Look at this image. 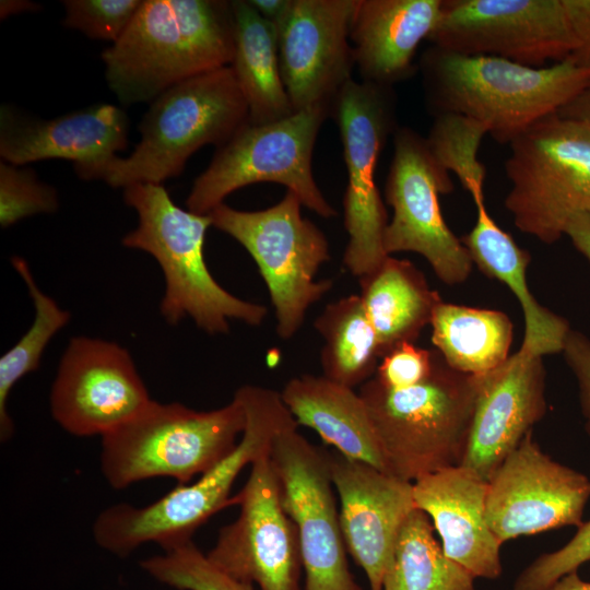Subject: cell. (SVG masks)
Here are the masks:
<instances>
[{
	"label": "cell",
	"mask_w": 590,
	"mask_h": 590,
	"mask_svg": "<svg viewBox=\"0 0 590 590\" xmlns=\"http://www.w3.org/2000/svg\"><path fill=\"white\" fill-rule=\"evenodd\" d=\"M234 47L232 1L142 0L102 60L108 87L128 106L151 103L178 83L229 66Z\"/></svg>",
	"instance_id": "cell-1"
},
{
	"label": "cell",
	"mask_w": 590,
	"mask_h": 590,
	"mask_svg": "<svg viewBox=\"0 0 590 590\" xmlns=\"http://www.w3.org/2000/svg\"><path fill=\"white\" fill-rule=\"evenodd\" d=\"M243 403L246 426L236 447L198 480L178 484L144 507L116 504L95 519L92 533L98 546L126 557L145 543L163 551L192 541L193 533L220 510L232 506L231 491L239 473L270 455L274 438L298 423L281 392L245 385L234 393Z\"/></svg>",
	"instance_id": "cell-2"
},
{
	"label": "cell",
	"mask_w": 590,
	"mask_h": 590,
	"mask_svg": "<svg viewBox=\"0 0 590 590\" xmlns=\"http://www.w3.org/2000/svg\"><path fill=\"white\" fill-rule=\"evenodd\" d=\"M421 70L435 116L453 114L475 120L502 144L556 114L590 82V69L569 58L534 68L435 46L422 55Z\"/></svg>",
	"instance_id": "cell-3"
},
{
	"label": "cell",
	"mask_w": 590,
	"mask_h": 590,
	"mask_svg": "<svg viewBox=\"0 0 590 590\" xmlns=\"http://www.w3.org/2000/svg\"><path fill=\"white\" fill-rule=\"evenodd\" d=\"M123 201L138 214V225L121 239L131 249L150 253L165 279L161 314L169 324L190 317L209 334L229 331V320L260 326L263 305L244 300L222 287L204 258L209 214L178 206L163 185L135 184L123 189Z\"/></svg>",
	"instance_id": "cell-4"
},
{
	"label": "cell",
	"mask_w": 590,
	"mask_h": 590,
	"mask_svg": "<svg viewBox=\"0 0 590 590\" xmlns=\"http://www.w3.org/2000/svg\"><path fill=\"white\" fill-rule=\"evenodd\" d=\"M482 375L451 368L435 351L428 378L390 389L375 377L364 382V400L389 472L408 482L460 465Z\"/></svg>",
	"instance_id": "cell-5"
},
{
	"label": "cell",
	"mask_w": 590,
	"mask_h": 590,
	"mask_svg": "<svg viewBox=\"0 0 590 590\" xmlns=\"http://www.w3.org/2000/svg\"><path fill=\"white\" fill-rule=\"evenodd\" d=\"M248 123V105L231 66L199 74L151 102L134 150L127 157H114L91 180L123 189L163 185L179 176L199 149L223 146Z\"/></svg>",
	"instance_id": "cell-6"
},
{
	"label": "cell",
	"mask_w": 590,
	"mask_h": 590,
	"mask_svg": "<svg viewBox=\"0 0 590 590\" xmlns=\"http://www.w3.org/2000/svg\"><path fill=\"white\" fill-rule=\"evenodd\" d=\"M245 426V409L235 394L228 404L210 411L152 400L102 437L101 471L114 489L160 476L188 484L236 447Z\"/></svg>",
	"instance_id": "cell-7"
},
{
	"label": "cell",
	"mask_w": 590,
	"mask_h": 590,
	"mask_svg": "<svg viewBox=\"0 0 590 590\" xmlns=\"http://www.w3.org/2000/svg\"><path fill=\"white\" fill-rule=\"evenodd\" d=\"M509 148L505 208L519 231L554 244L571 216L590 214V128L556 113L529 127Z\"/></svg>",
	"instance_id": "cell-8"
},
{
	"label": "cell",
	"mask_w": 590,
	"mask_h": 590,
	"mask_svg": "<svg viewBox=\"0 0 590 590\" xmlns=\"http://www.w3.org/2000/svg\"><path fill=\"white\" fill-rule=\"evenodd\" d=\"M302 205L287 190L264 210L241 211L222 203L209 213L212 226L237 240L256 262L282 340L297 333L308 309L333 285L331 280H315L331 259L330 247L322 231L302 215Z\"/></svg>",
	"instance_id": "cell-9"
},
{
	"label": "cell",
	"mask_w": 590,
	"mask_h": 590,
	"mask_svg": "<svg viewBox=\"0 0 590 590\" xmlns=\"http://www.w3.org/2000/svg\"><path fill=\"white\" fill-rule=\"evenodd\" d=\"M329 115L331 109L319 105L279 121L246 125L216 149L208 167L194 179L186 199L187 209L209 214L240 188L275 182L294 192L303 206L321 217L335 216L312 174L316 139Z\"/></svg>",
	"instance_id": "cell-10"
},
{
	"label": "cell",
	"mask_w": 590,
	"mask_h": 590,
	"mask_svg": "<svg viewBox=\"0 0 590 590\" xmlns=\"http://www.w3.org/2000/svg\"><path fill=\"white\" fill-rule=\"evenodd\" d=\"M331 115L340 130L347 173L343 209L349 243L343 264L359 280L388 257L384 236L389 222L375 173L388 137L398 129L392 86L352 79L337 95Z\"/></svg>",
	"instance_id": "cell-11"
},
{
	"label": "cell",
	"mask_w": 590,
	"mask_h": 590,
	"mask_svg": "<svg viewBox=\"0 0 590 590\" xmlns=\"http://www.w3.org/2000/svg\"><path fill=\"white\" fill-rule=\"evenodd\" d=\"M452 189L449 173L432 154L426 138L411 128H398L385 188L393 214L385 231L384 248L388 256L403 251L421 255L449 286L463 283L473 267L468 249L440 210L439 194Z\"/></svg>",
	"instance_id": "cell-12"
},
{
	"label": "cell",
	"mask_w": 590,
	"mask_h": 590,
	"mask_svg": "<svg viewBox=\"0 0 590 590\" xmlns=\"http://www.w3.org/2000/svg\"><path fill=\"white\" fill-rule=\"evenodd\" d=\"M432 46L541 68L571 56L577 42L562 0H444Z\"/></svg>",
	"instance_id": "cell-13"
},
{
	"label": "cell",
	"mask_w": 590,
	"mask_h": 590,
	"mask_svg": "<svg viewBox=\"0 0 590 590\" xmlns=\"http://www.w3.org/2000/svg\"><path fill=\"white\" fill-rule=\"evenodd\" d=\"M270 460L297 530L304 590H363L349 568L327 450L293 427L274 438Z\"/></svg>",
	"instance_id": "cell-14"
},
{
	"label": "cell",
	"mask_w": 590,
	"mask_h": 590,
	"mask_svg": "<svg viewBox=\"0 0 590 590\" xmlns=\"http://www.w3.org/2000/svg\"><path fill=\"white\" fill-rule=\"evenodd\" d=\"M237 519L220 530L209 560L228 576L260 590H302L296 527L283 508L270 455L251 464L243 488L232 496Z\"/></svg>",
	"instance_id": "cell-15"
},
{
	"label": "cell",
	"mask_w": 590,
	"mask_h": 590,
	"mask_svg": "<svg viewBox=\"0 0 590 590\" xmlns=\"http://www.w3.org/2000/svg\"><path fill=\"white\" fill-rule=\"evenodd\" d=\"M151 401L129 351L88 337L70 340L49 396L54 420L76 437H103Z\"/></svg>",
	"instance_id": "cell-16"
},
{
	"label": "cell",
	"mask_w": 590,
	"mask_h": 590,
	"mask_svg": "<svg viewBox=\"0 0 590 590\" xmlns=\"http://www.w3.org/2000/svg\"><path fill=\"white\" fill-rule=\"evenodd\" d=\"M590 479L546 455L529 432L487 481L486 519L500 544L580 527Z\"/></svg>",
	"instance_id": "cell-17"
},
{
	"label": "cell",
	"mask_w": 590,
	"mask_h": 590,
	"mask_svg": "<svg viewBox=\"0 0 590 590\" xmlns=\"http://www.w3.org/2000/svg\"><path fill=\"white\" fill-rule=\"evenodd\" d=\"M356 0H291L276 27L280 67L294 113L330 109L355 67L350 39Z\"/></svg>",
	"instance_id": "cell-18"
},
{
	"label": "cell",
	"mask_w": 590,
	"mask_h": 590,
	"mask_svg": "<svg viewBox=\"0 0 590 590\" xmlns=\"http://www.w3.org/2000/svg\"><path fill=\"white\" fill-rule=\"evenodd\" d=\"M327 455L346 551L365 571L370 590H382L399 531L416 508L413 483L338 451Z\"/></svg>",
	"instance_id": "cell-19"
},
{
	"label": "cell",
	"mask_w": 590,
	"mask_h": 590,
	"mask_svg": "<svg viewBox=\"0 0 590 590\" xmlns=\"http://www.w3.org/2000/svg\"><path fill=\"white\" fill-rule=\"evenodd\" d=\"M128 135L129 118L113 104H95L51 119L32 118L8 105L0 109L3 162L25 166L67 160L83 180H91L97 169L125 150Z\"/></svg>",
	"instance_id": "cell-20"
},
{
	"label": "cell",
	"mask_w": 590,
	"mask_h": 590,
	"mask_svg": "<svg viewBox=\"0 0 590 590\" xmlns=\"http://www.w3.org/2000/svg\"><path fill=\"white\" fill-rule=\"evenodd\" d=\"M543 357L517 351L482 374L460 465L488 481L546 412Z\"/></svg>",
	"instance_id": "cell-21"
},
{
	"label": "cell",
	"mask_w": 590,
	"mask_h": 590,
	"mask_svg": "<svg viewBox=\"0 0 590 590\" xmlns=\"http://www.w3.org/2000/svg\"><path fill=\"white\" fill-rule=\"evenodd\" d=\"M487 481L462 467H450L413 482L415 507L437 531L444 553L474 578L502 574V544L486 519Z\"/></svg>",
	"instance_id": "cell-22"
},
{
	"label": "cell",
	"mask_w": 590,
	"mask_h": 590,
	"mask_svg": "<svg viewBox=\"0 0 590 590\" xmlns=\"http://www.w3.org/2000/svg\"><path fill=\"white\" fill-rule=\"evenodd\" d=\"M444 0H356L350 39L363 81L392 86L412 75L420 44L437 26Z\"/></svg>",
	"instance_id": "cell-23"
},
{
	"label": "cell",
	"mask_w": 590,
	"mask_h": 590,
	"mask_svg": "<svg viewBox=\"0 0 590 590\" xmlns=\"http://www.w3.org/2000/svg\"><path fill=\"white\" fill-rule=\"evenodd\" d=\"M281 397L298 425L341 455L391 474L366 404L353 388L305 374L290 379Z\"/></svg>",
	"instance_id": "cell-24"
},
{
	"label": "cell",
	"mask_w": 590,
	"mask_h": 590,
	"mask_svg": "<svg viewBox=\"0 0 590 590\" xmlns=\"http://www.w3.org/2000/svg\"><path fill=\"white\" fill-rule=\"evenodd\" d=\"M474 203L476 222L461 241L473 264L505 283L517 297L524 319L523 340L518 351L540 357L562 353L571 329L565 318L542 306L529 290L526 271L530 255L492 219L484 199Z\"/></svg>",
	"instance_id": "cell-25"
},
{
	"label": "cell",
	"mask_w": 590,
	"mask_h": 590,
	"mask_svg": "<svg viewBox=\"0 0 590 590\" xmlns=\"http://www.w3.org/2000/svg\"><path fill=\"white\" fill-rule=\"evenodd\" d=\"M359 296L377 334L381 358L402 343H414L442 302L412 262L391 256L359 279Z\"/></svg>",
	"instance_id": "cell-26"
},
{
	"label": "cell",
	"mask_w": 590,
	"mask_h": 590,
	"mask_svg": "<svg viewBox=\"0 0 590 590\" xmlns=\"http://www.w3.org/2000/svg\"><path fill=\"white\" fill-rule=\"evenodd\" d=\"M235 47L232 63L249 110V123L266 125L294 114L282 79L278 32L249 0H234Z\"/></svg>",
	"instance_id": "cell-27"
},
{
	"label": "cell",
	"mask_w": 590,
	"mask_h": 590,
	"mask_svg": "<svg viewBox=\"0 0 590 590\" xmlns=\"http://www.w3.org/2000/svg\"><path fill=\"white\" fill-rule=\"evenodd\" d=\"M430 327L436 351L458 371L486 374L510 356L514 327L503 311L440 302Z\"/></svg>",
	"instance_id": "cell-28"
},
{
	"label": "cell",
	"mask_w": 590,
	"mask_h": 590,
	"mask_svg": "<svg viewBox=\"0 0 590 590\" xmlns=\"http://www.w3.org/2000/svg\"><path fill=\"white\" fill-rule=\"evenodd\" d=\"M315 329L323 339L322 376L354 389L376 374L379 343L359 295L328 304L316 318Z\"/></svg>",
	"instance_id": "cell-29"
},
{
	"label": "cell",
	"mask_w": 590,
	"mask_h": 590,
	"mask_svg": "<svg viewBox=\"0 0 590 590\" xmlns=\"http://www.w3.org/2000/svg\"><path fill=\"white\" fill-rule=\"evenodd\" d=\"M429 517L414 508L404 520L382 590H474V577L450 559Z\"/></svg>",
	"instance_id": "cell-30"
},
{
	"label": "cell",
	"mask_w": 590,
	"mask_h": 590,
	"mask_svg": "<svg viewBox=\"0 0 590 590\" xmlns=\"http://www.w3.org/2000/svg\"><path fill=\"white\" fill-rule=\"evenodd\" d=\"M11 262L28 290L35 308V317L28 330L0 358L1 441H7L14 433V424L8 412V399L12 388L21 378L39 367L44 350L70 320V312L62 309L54 298L37 286L23 258L13 257Z\"/></svg>",
	"instance_id": "cell-31"
},
{
	"label": "cell",
	"mask_w": 590,
	"mask_h": 590,
	"mask_svg": "<svg viewBox=\"0 0 590 590\" xmlns=\"http://www.w3.org/2000/svg\"><path fill=\"white\" fill-rule=\"evenodd\" d=\"M485 134V127L475 120L442 114L435 116L426 138L436 161L448 173L452 172L457 176L473 201L484 199L486 169L477 158V151Z\"/></svg>",
	"instance_id": "cell-32"
},
{
	"label": "cell",
	"mask_w": 590,
	"mask_h": 590,
	"mask_svg": "<svg viewBox=\"0 0 590 590\" xmlns=\"http://www.w3.org/2000/svg\"><path fill=\"white\" fill-rule=\"evenodd\" d=\"M140 567L158 582L177 590H253V585L239 581L213 565L192 541L144 558Z\"/></svg>",
	"instance_id": "cell-33"
},
{
	"label": "cell",
	"mask_w": 590,
	"mask_h": 590,
	"mask_svg": "<svg viewBox=\"0 0 590 590\" xmlns=\"http://www.w3.org/2000/svg\"><path fill=\"white\" fill-rule=\"evenodd\" d=\"M59 206L56 188L40 181L34 169L0 163V225L2 228L36 214L54 213Z\"/></svg>",
	"instance_id": "cell-34"
},
{
	"label": "cell",
	"mask_w": 590,
	"mask_h": 590,
	"mask_svg": "<svg viewBox=\"0 0 590 590\" xmlns=\"http://www.w3.org/2000/svg\"><path fill=\"white\" fill-rule=\"evenodd\" d=\"M141 0H66L62 24L91 39L115 43L133 20Z\"/></svg>",
	"instance_id": "cell-35"
},
{
	"label": "cell",
	"mask_w": 590,
	"mask_h": 590,
	"mask_svg": "<svg viewBox=\"0 0 590 590\" xmlns=\"http://www.w3.org/2000/svg\"><path fill=\"white\" fill-rule=\"evenodd\" d=\"M590 560V520L577 528L560 548L534 559L517 577L514 590H548L565 575L577 571Z\"/></svg>",
	"instance_id": "cell-36"
},
{
	"label": "cell",
	"mask_w": 590,
	"mask_h": 590,
	"mask_svg": "<svg viewBox=\"0 0 590 590\" xmlns=\"http://www.w3.org/2000/svg\"><path fill=\"white\" fill-rule=\"evenodd\" d=\"M435 351L405 342L386 354L374 377L390 389H404L421 384L433 371Z\"/></svg>",
	"instance_id": "cell-37"
},
{
	"label": "cell",
	"mask_w": 590,
	"mask_h": 590,
	"mask_svg": "<svg viewBox=\"0 0 590 590\" xmlns=\"http://www.w3.org/2000/svg\"><path fill=\"white\" fill-rule=\"evenodd\" d=\"M562 353L576 378L585 428L590 436V339L571 329Z\"/></svg>",
	"instance_id": "cell-38"
},
{
	"label": "cell",
	"mask_w": 590,
	"mask_h": 590,
	"mask_svg": "<svg viewBox=\"0 0 590 590\" xmlns=\"http://www.w3.org/2000/svg\"><path fill=\"white\" fill-rule=\"evenodd\" d=\"M577 42L576 51L569 56L576 64L590 69V0H562Z\"/></svg>",
	"instance_id": "cell-39"
},
{
	"label": "cell",
	"mask_w": 590,
	"mask_h": 590,
	"mask_svg": "<svg viewBox=\"0 0 590 590\" xmlns=\"http://www.w3.org/2000/svg\"><path fill=\"white\" fill-rule=\"evenodd\" d=\"M565 235L575 248L590 261V214L580 213L570 217Z\"/></svg>",
	"instance_id": "cell-40"
},
{
	"label": "cell",
	"mask_w": 590,
	"mask_h": 590,
	"mask_svg": "<svg viewBox=\"0 0 590 590\" xmlns=\"http://www.w3.org/2000/svg\"><path fill=\"white\" fill-rule=\"evenodd\" d=\"M558 115L579 120L590 128V82L569 103L562 107Z\"/></svg>",
	"instance_id": "cell-41"
},
{
	"label": "cell",
	"mask_w": 590,
	"mask_h": 590,
	"mask_svg": "<svg viewBox=\"0 0 590 590\" xmlns=\"http://www.w3.org/2000/svg\"><path fill=\"white\" fill-rule=\"evenodd\" d=\"M249 2L259 15L276 30L288 10L291 0H249Z\"/></svg>",
	"instance_id": "cell-42"
},
{
	"label": "cell",
	"mask_w": 590,
	"mask_h": 590,
	"mask_svg": "<svg viewBox=\"0 0 590 590\" xmlns=\"http://www.w3.org/2000/svg\"><path fill=\"white\" fill-rule=\"evenodd\" d=\"M39 10L40 5L38 3L27 0H2L0 2L1 19L25 12H37Z\"/></svg>",
	"instance_id": "cell-43"
},
{
	"label": "cell",
	"mask_w": 590,
	"mask_h": 590,
	"mask_svg": "<svg viewBox=\"0 0 590 590\" xmlns=\"http://www.w3.org/2000/svg\"><path fill=\"white\" fill-rule=\"evenodd\" d=\"M548 590H590V582L582 580L577 571L557 580Z\"/></svg>",
	"instance_id": "cell-44"
}]
</instances>
